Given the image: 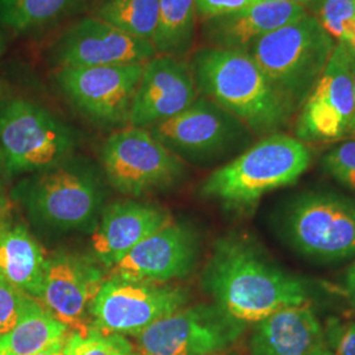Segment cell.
<instances>
[{"mask_svg":"<svg viewBox=\"0 0 355 355\" xmlns=\"http://www.w3.org/2000/svg\"><path fill=\"white\" fill-rule=\"evenodd\" d=\"M203 287L215 304L242 324H257L286 306L306 305L313 293L303 278L275 263L248 236L216 242L203 271Z\"/></svg>","mask_w":355,"mask_h":355,"instance_id":"cell-1","label":"cell"},{"mask_svg":"<svg viewBox=\"0 0 355 355\" xmlns=\"http://www.w3.org/2000/svg\"><path fill=\"white\" fill-rule=\"evenodd\" d=\"M189 64L199 95L233 114L255 136L282 132L295 119L248 51L204 45L192 51Z\"/></svg>","mask_w":355,"mask_h":355,"instance_id":"cell-2","label":"cell"},{"mask_svg":"<svg viewBox=\"0 0 355 355\" xmlns=\"http://www.w3.org/2000/svg\"><path fill=\"white\" fill-rule=\"evenodd\" d=\"M313 154L284 132L257 141L204 180L200 193L233 209H250L272 191L295 184Z\"/></svg>","mask_w":355,"mask_h":355,"instance_id":"cell-3","label":"cell"},{"mask_svg":"<svg viewBox=\"0 0 355 355\" xmlns=\"http://www.w3.org/2000/svg\"><path fill=\"white\" fill-rule=\"evenodd\" d=\"M336 44L306 13L255 41L248 53L296 116L324 74Z\"/></svg>","mask_w":355,"mask_h":355,"instance_id":"cell-4","label":"cell"},{"mask_svg":"<svg viewBox=\"0 0 355 355\" xmlns=\"http://www.w3.org/2000/svg\"><path fill=\"white\" fill-rule=\"evenodd\" d=\"M284 242L309 261L329 263L355 258V200L325 190L292 196L279 214Z\"/></svg>","mask_w":355,"mask_h":355,"instance_id":"cell-5","label":"cell"},{"mask_svg":"<svg viewBox=\"0 0 355 355\" xmlns=\"http://www.w3.org/2000/svg\"><path fill=\"white\" fill-rule=\"evenodd\" d=\"M74 149L73 130L49 111L26 99H0V150L10 173H42Z\"/></svg>","mask_w":355,"mask_h":355,"instance_id":"cell-6","label":"cell"},{"mask_svg":"<svg viewBox=\"0 0 355 355\" xmlns=\"http://www.w3.org/2000/svg\"><path fill=\"white\" fill-rule=\"evenodd\" d=\"M19 192L29 217L53 230L89 228L103 204L102 187L95 173L69 159L29 179Z\"/></svg>","mask_w":355,"mask_h":355,"instance_id":"cell-7","label":"cell"},{"mask_svg":"<svg viewBox=\"0 0 355 355\" xmlns=\"http://www.w3.org/2000/svg\"><path fill=\"white\" fill-rule=\"evenodd\" d=\"M148 129L180 159L196 164L240 154L253 136L239 119L202 95L180 114Z\"/></svg>","mask_w":355,"mask_h":355,"instance_id":"cell-8","label":"cell"},{"mask_svg":"<svg viewBox=\"0 0 355 355\" xmlns=\"http://www.w3.org/2000/svg\"><path fill=\"white\" fill-rule=\"evenodd\" d=\"M355 116V54L337 42L329 64L295 116L297 140L329 144L353 139Z\"/></svg>","mask_w":355,"mask_h":355,"instance_id":"cell-9","label":"cell"},{"mask_svg":"<svg viewBox=\"0 0 355 355\" xmlns=\"http://www.w3.org/2000/svg\"><path fill=\"white\" fill-rule=\"evenodd\" d=\"M189 292L170 283L104 279L91 311V328L108 334L137 337L154 322L184 308Z\"/></svg>","mask_w":355,"mask_h":355,"instance_id":"cell-10","label":"cell"},{"mask_svg":"<svg viewBox=\"0 0 355 355\" xmlns=\"http://www.w3.org/2000/svg\"><path fill=\"white\" fill-rule=\"evenodd\" d=\"M102 165L114 189L129 196L170 187L184 174L183 161L146 128L112 133L103 145Z\"/></svg>","mask_w":355,"mask_h":355,"instance_id":"cell-11","label":"cell"},{"mask_svg":"<svg viewBox=\"0 0 355 355\" xmlns=\"http://www.w3.org/2000/svg\"><path fill=\"white\" fill-rule=\"evenodd\" d=\"M246 325L215 304L182 308L136 337L144 355L221 354L241 338Z\"/></svg>","mask_w":355,"mask_h":355,"instance_id":"cell-12","label":"cell"},{"mask_svg":"<svg viewBox=\"0 0 355 355\" xmlns=\"http://www.w3.org/2000/svg\"><path fill=\"white\" fill-rule=\"evenodd\" d=\"M145 64L62 67L54 80L78 111L99 124L128 123Z\"/></svg>","mask_w":355,"mask_h":355,"instance_id":"cell-13","label":"cell"},{"mask_svg":"<svg viewBox=\"0 0 355 355\" xmlns=\"http://www.w3.org/2000/svg\"><path fill=\"white\" fill-rule=\"evenodd\" d=\"M157 55L152 42L132 37L96 16L66 28L53 42L49 61L54 69L146 64Z\"/></svg>","mask_w":355,"mask_h":355,"instance_id":"cell-14","label":"cell"},{"mask_svg":"<svg viewBox=\"0 0 355 355\" xmlns=\"http://www.w3.org/2000/svg\"><path fill=\"white\" fill-rule=\"evenodd\" d=\"M102 270L87 258L55 253L46 258L37 302L70 331L91 328V305L104 282Z\"/></svg>","mask_w":355,"mask_h":355,"instance_id":"cell-15","label":"cell"},{"mask_svg":"<svg viewBox=\"0 0 355 355\" xmlns=\"http://www.w3.org/2000/svg\"><path fill=\"white\" fill-rule=\"evenodd\" d=\"M199 240L187 225L173 221L133 248L111 267V277L133 282L170 283L196 266Z\"/></svg>","mask_w":355,"mask_h":355,"instance_id":"cell-16","label":"cell"},{"mask_svg":"<svg viewBox=\"0 0 355 355\" xmlns=\"http://www.w3.org/2000/svg\"><path fill=\"white\" fill-rule=\"evenodd\" d=\"M199 96L189 60L157 54L145 64L128 123L148 129L180 114Z\"/></svg>","mask_w":355,"mask_h":355,"instance_id":"cell-17","label":"cell"},{"mask_svg":"<svg viewBox=\"0 0 355 355\" xmlns=\"http://www.w3.org/2000/svg\"><path fill=\"white\" fill-rule=\"evenodd\" d=\"M306 13L291 0H257L237 12L202 21L204 45L248 51L259 38Z\"/></svg>","mask_w":355,"mask_h":355,"instance_id":"cell-18","label":"cell"},{"mask_svg":"<svg viewBox=\"0 0 355 355\" xmlns=\"http://www.w3.org/2000/svg\"><path fill=\"white\" fill-rule=\"evenodd\" d=\"M171 223L164 208L140 202H121L103 211L92 236V253L105 267L114 266L140 242Z\"/></svg>","mask_w":355,"mask_h":355,"instance_id":"cell-19","label":"cell"},{"mask_svg":"<svg viewBox=\"0 0 355 355\" xmlns=\"http://www.w3.org/2000/svg\"><path fill=\"white\" fill-rule=\"evenodd\" d=\"M254 325L252 355H320L328 349L324 327L309 304L282 308Z\"/></svg>","mask_w":355,"mask_h":355,"instance_id":"cell-20","label":"cell"},{"mask_svg":"<svg viewBox=\"0 0 355 355\" xmlns=\"http://www.w3.org/2000/svg\"><path fill=\"white\" fill-rule=\"evenodd\" d=\"M46 255L24 225L0 229V279L37 300L42 287Z\"/></svg>","mask_w":355,"mask_h":355,"instance_id":"cell-21","label":"cell"},{"mask_svg":"<svg viewBox=\"0 0 355 355\" xmlns=\"http://www.w3.org/2000/svg\"><path fill=\"white\" fill-rule=\"evenodd\" d=\"M196 0H159L152 45L161 55L186 60L193 48Z\"/></svg>","mask_w":355,"mask_h":355,"instance_id":"cell-22","label":"cell"},{"mask_svg":"<svg viewBox=\"0 0 355 355\" xmlns=\"http://www.w3.org/2000/svg\"><path fill=\"white\" fill-rule=\"evenodd\" d=\"M70 330L42 306L29 313L17 327L0 336V355H33L64 341Z\"/></svg>","mask_w":355,"mask_h":355,"instance_id":"cell-23","label":"cell"},{"mask_svg":"<svg viewBox=\"0 0 355 355\" xmlns=\"http://www.w3.org/2000/svg\"><path fill=\"white\" fill-rule=\"evenodd\" d=\"M159 0H99L94 16L132 37L152 42Z\"/></svg>","mask_w":355,"mask_h":355,"instance_id":"cell-24","label":"cell"},{"mask_svg":"<svg viewBox=\"0 0 355 355\" xmlns=\"http://www.w3.org/2000/svg\"><path fill=\"white\" fill-rule=\"evenodd\" d=\"M78 0H0V24L15 32L46 26L67 12Z\"/></svg>","mask_w":355,"mask_h":355,"instance_id":"cell-25","label":"cell"},{"mask_svg":"<svg viewBox=\"0 0 355 355\" xmlns=\"http://www.w3.org/2000/svg\"><path fill=\"white\" fill-rule=\"evenodd\" d=\"M64 355H136L124 336L89 328L70 331L64 341Z\"/></svg>","mask_w":355,"mask_h":355,"instance_id":"cell-26","label":"cell"},{"mask_svg":"<svg viewBox=\"0 0 355 355\" xmlns=\"http://www.w3.org/2000/svg\"><path fill=\"white\" fill-rule=\"evenodd\" d=\"M336 42H341L355 24V0H320L309 11Z\"/></svg>","mask_w":355,"mask_h":355,"instance_id":"cell-27","label":"cell"},{"mask_svg":"<svg viewBox=\"0 0 355 355\" xmlns=\"http://www.w3.org/2000/svg\"><path fill=\"white\" fill-rule=\"evenodd\" d=\"M321 167L343 189L355 195V140L337 142L321 157Z\"/></svg>","mask_w":355,"mask_h":355,"instance_id":"cell-28","label":"cell"},{"mask_svg":"<svg viewBox=\"0 0 355 355\" xmlns=\"http://www.w3.org/2000/svg\"><path fill=\"white\" fill-rule=\"evenodd\" d=\"M38 305L37 300L0 279V336L17 327Z\"/></svg>","mask_w":355,"mask_h":355,"instance_id":"cell-29","label":"cell"},{"mask_svg":"<svg viewBox=\"0 0 355 355\" xmlns=\"http://www.w3.org/2000/svg\"><path fill=\"white\" fill-rule=\"evenodd\" d=\"M325 343L334 355H355V321L331 318L324 327Z\"/></svg>","mask_w":355,"mask_h":355,"instance_id":"cell-30","label":"cell"},{"mask_svg":"<svg viewBox=\"0 0 355 355\" xmlns=\"http://www.w3.org/2000/svg\"><path fill=\"white\" fill-rule=\"evenodd\" d=\"M257 0H196L198 17L204 21L216 16L237 12Z\"/></svg>","mask_w":355,"mask_h":355,"instance_id":"cell-31","label":"cell"},{"mask_svg":"<svg viewBox=\"0 0 355 355\" xmlns=\"http://www.w3.org/2000/svg\"><path fill=\"white\" fill-rule=\"evenodd\" d=\"M343 291L349 303L355 309V261L347 267L343 275Z\"/></svg>","mask_w":355,"mask_h":355,"instance_id":"cell-32","label":"cell"},{"mask_svg":"<svg viewBox=\"0 0 355 355\" xmlns=\"http://www.w3.org/2000/svg\"><path fill=\"white\" fill-rule=\"evenodd\" d=\"M64 341L54 343V345L49 346L48 349H45V350L40 352L37 354L33 355H64Z\"/></svg>","mask_w":355,"mask_h":355,"instance_id":"cell-33","label":"cell"},{"mask_svg":"<svg viewBox=\"0 0 355 355\" xmlns=\"http://www.w3.org/2000/svg\"><path fill=\"white\" fill-rule=\"evenodd\" d=\"M7 215H8V203H7L6 198L0 193V229L8 224Z\"/></svg>","mask_w":355,"mask_h":355,"instance_id":"cell-34","label":"cell"},{"mask_svg":"<svg viewBox=\"0 0 355 355\" xmlns=\"http://www.w3.org/2000/svg\"><path fill=\"white\" fill-rule=\"evenodd\" d=\"M341 42H343L355 54V24L350 28L349 33L346 35V37L343 38V41Z\"/></svg>","mask_w":355,"mask_h":355,"instance_id":"cell-35","label":"cell"},{"mask_svg":"<svg viewBox=\"0 0 355 355\" xmlns=\"http://www.w3.org/2000/svg\"><path fill=\"white\" fill-rule=\"evenodd\" d=\"M292 3L300 6L302 8H304L306 12H309L316 4H318L320 0H291Z\"/></svg>","mask_w":355,"mask_h":355,"instance_id":"cell-36","label":"cell"},{"mask_svg":"<svg viewBox=\"0 0 355 355\" xmlns=\"http://www.w3.org/2000/svg\"><path fill=\"white\" fill-rule=\"evenodd\" d=\"M4 49H6V42H4L3 35L0 33V55L4 53Z\"/></svg>","mask_w":355,"mask_h":355,"instance_id":"cell-37","label":"cell"},{"mask_svg":"<svg viewBox=\"0 0 355 355\" xmlns=\"http://www.w3.org/2000/svg\"><path fill=\"white\" fill-rule=\"evenodd\" d=\"M320 355H334L333 354V353H331V352H330L329 349H327V350H325V352H322V353H321V354Z\"/></svg>","mask_w":355,"mask_h":355,"instance_id":"cell-38","label":"cell"},{"mask_svg":"<svg viewBox=\"0 0 355 355\" xmlns=\"http://www.w3.org/2000/svg\"><path fill=\"white\" fill-rule=\"evenodd\" d=\"M353 139L355 140V116H354V132H353Z\"/></svg>","mask_w":355,"mask_h":355,"instance_id":"cell-39","label":"cell"},{"mask_svg":"<svg viewBox=\"0 0 355 355\" xmlns=\"http://www.w3.org/2000/svg\"><path fill=\"white\" fill-rule=\"evenodd\" d=\"M215 355H229V354H224V353H221V354H215Z\"/></svg>","mask_w":355,"mask_h":355,"instance_id":"cell-40","label":"cell"},{"mask_svg":"<svg viewBox=\"0 0 355 355\" xmlns=\"http://www.w3.org/2000/svg\"><path fill=\"white\" fill-rule=\"evenodd\" d=\"M136 355H144V354H136Z\"/></svg>","mask_w":355,"mask_h":355,"instance_id":"cell-41","label":"cell"}]
</instances>
